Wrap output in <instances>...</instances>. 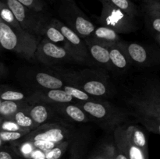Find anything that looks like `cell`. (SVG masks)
Returning <instances> with one entry per match:
<instances>
[{"instance_id": "obj_30", "label": "cell", "mask_w": 160, "mask_h": 159, "mask_svg": "<svg viewBox=\"0 0 160 159\" xmlns=\"http://www.w3.org/2000/svg\"><path fill=\"white\" fill-rule=\"evenodd\" d=\"M23 6L37 12H42L45 8L43 0H17Z\"/></svg>"}, {"instance_id": "obj_36", "label": "cell", "mask_w": 160, "mask_h": 159, "mask_svg": "<svg viewBox=\"0 0 160 159\" xmlns=\"http://www.w3.org/2000/svg\"><path fill=\"white\" fill-rule=\"evenodd\" d=\"M113 159H128V157H127V155L123 152V151L117 149L115 146V151H114L113 154Z\"/></svg>"}, {"instance_id": "obj_12", "label": "cell", "mask_w": 160, "mask_h": 159, "mask_svg": "<svg viewBox=\"0 0 160 159\" xmlns=\"http://www.w3.org/2000/svg\"><path fill=\"white\" fill-rule=\"evenodd\" d=\"M121 45L124 48L131 64L139 66H148L158 62L157 59L154 58V55L140 44L136 42L121 41Z\"/></svg>"}, {"instance_id": "obj_26", "label": "cell", "mask_w": 160, "mask_h": 159, "mask_svg": "<svg viewBox=\"0 0 160 159\" xmlns=\"http://www.w3.org/2000/svg\"><path fill=\"white\" fill-rule=\"evenodd\" d=\"M0 18L5 23L10 25L12 27L17 28V29H23L17 20V19L15 18L10 9L2 0H0Z\"/></svg>"}, {"instance_id": "obj_14", "label": "cell", "mask_w": 160, "mask_h": 159, "mask_svg": "<svg viewBox=\"0 0 160 159\" xmlns=\"http://www.w3.org/2000/svg\"><path fill=\"white\" fill-rule=\"evenodd\" d=\"M27 79L38 89H62L67 85L65 81L56 72L30 71L27 73Z\"/></svg>"}, {"instance_id": "obj_34", "label": "cell", "mask_w": 160, "mask_h": 159, "mask_svg": "<svg viewBox=\"0 0 160 159\" xmlns=\"http://www.w3.org/2000/svg\"><path fill=\"white\" fill-rule=\"evenodd\" d=\"M0 159H21L11 147H0Z\"/></svg>"}, {"instance_id": "obj_29", "label": "cell", "mask_w": 160, "mask_h": 159, "mask_svg": "<svg viewBox=\"0 0 160 159\" xmlns=\"http://www.w3.org/2000/svg\"><path fill=\"white\" fill-rule=\"evenodd\" d=\"M31 130L19 131V132H10V131H2L0 130V139L6 143H12L17 141L23 138L24 136L29 133Z\"/></svg>"}, {"instance_id": "obj_41", "label": "cell", "mask_w": 160, "mask_h": 159, "mask_svg": "<svg viewBox=\"0 0 160 159\" xmlns=\"http://www.w3.org/2000/svg\"><path fill=\"white\" fill-rule=\"evenodd\" d=\"M145 1H146L147 2H159L160 0H145Z\"/></svg>"}, {"instance_id": "obj_40", "label": "cell", "mask_w": 160, "mask_h": 159, "mask_svg": "<svg viewBox=\"0 0 160 159\" xmlns=\"http://www.w3.org/2000/svg\"><path fill=\"white\" fill-rule=\"evenodd\" d=\"M4 142H3L2 141V140H1V139H0V147H2L3 146V145H4Z\"/></svg>"}, {"instance_id": "obj_25", "label": "cell", "mask_w": 160, "mask_h": 159, "mask_svg": "<svg viewBox=\"0 0 160 159\" xmlns=\"http://www.w3.org/2000/svg\"><path fill=\"white\" fill-rule=\"evenodd\" d=\"M0 99L2 101H28V98L25 96L24 93L20 90L6 87L4 86L0 87Z\"/></svg>"}, {"instance_id": "obj_38", "label": "cell", "mask_w": 160, "mask_h": 159, "mask_svg": "<svg viewBox=\"0 0 160 159\" xmlns=\"http://www.w3.org/2000/svg\"><path fill=\"white\" fill-rule=\"evenodd\" d=\"M154 37L156 39V42L160 45V33H157V34H154Z\"/></svg>"}, {"instance_id": "obj_33", "label": "cell", "mask_w": 160, "mask_h": 159, "mask_svg": "<svg viewBox=\"0 0 160 159\" xmlns=\"http://www.w3.org/2000/svg\"><path fill=\"white\" fill-rule=\"evenodd\" d=\"M114 151H115V145H108L105 147L101 153L90 159H113Z\"/></svg>"}, {"instance_id": "obj_13", "label": "cell", "mask_w": 160, "mask_h": 159, "mask_svg": "<svg viewBox=\"0 0 160 159\" xmlns=\"http://www.w3.org/2000/svg\"><path fill=\"white\" fill-rule=\"evenodd\" d=\"M114 141L116 147L123 151L128 159H148V154L135 146L127 137L123 125H120L114 129Z\"/></svg>"}, {"instance_id": "obj_8", "label": "cell", "mask_w": 160, "mask_h": 159, "mask_svg": "<svg viewBox=\"0 0 160 159\" xmlns=\"http://www.w3.org/2000/svg\"><path fill=\"white\" fill-rule=\"evenodd\" d=\"M34 59L49 66L65 62H78L67 48L56 45L46 38H43L38 44L34 52Z\"/></svg>"}, {"instance_id": "obj_18", "label": "cell", "mask_w": 160, "mask_h": 159, "mask_svg": "<svg viewBox=\"0 0 160 159\" xmlns=\"http://www.w3.org/2000/svg\"><path fill=\"white\" fill-rule=\"evenodd\" d=\"M88 40L95 43L99 44L105 47H109L120 42V37L118 33L113 30L104 26L95 27L92 35L88 37Z\"/></svg>"}, {"instance_id": "obj_17", "label": "cell", "mask_w": 160, "mask_h": 159, "mask_svg": "<svg viewBox=\"0 0 160 159\" xmlns=\"http://www.w3.org/2000/svg\"><path fill=\"white\" fill-rule=\"evenodd\" d=\"M84 41L85 42L91 59L93 61L94 64L96 63L97 65L105 70H113V66H112L110 57H109V49L107 47L92 42L88 39H84Z\"/></svg>"}, {"instance_id": "obj_15", "label": "cell", "mask_w": 160, "mask_h": 159, "mask_svg": "<svg viewBox=\"0 0 160 159\" xmlns=\"http://www.w3.org/2000/svg\"><path fill=\"white\" fill-rule=\"evenodd\" d=\"M58 115L72 123H87L91 117L82 108L73 103H59L49 104Z\"/></svg>"}, {"instance_id": "obj_27", "label": "cell", "mask_w": 160, "mask_h": 159, "mask_svg": "<svg viewBox=\"0 0 160 159\" xmlns=\"http://www.w3.org/2000/svg\"><path fill=\"white\" fill-rule=\"evenodd\" d=\"M134 115L148 131L160 135V118L142 115Z\"/></svg>"}, {"instance_id": "obj_16", "label": "cell", "mask_w": 160, "mask_h": 159, "mask_svg": "<svg viewBox=\"0 0 160 159\" xmlns=\"http://www.w3.org/2000/svg\"><path fill=\"white\" fill-rule=\"evenodd\" d=\"M24 109L38 126L45 123H50V120L54 118L55 115H57L52 108L45 103L28 102Z\"/></svg>"}, {"instance_id": "obj_1", "label": "cell", "mask_w": 160, "mask_h": 159, "mask_svg": "<svg viewBox=\"0 0 160 159\" xmlns=\"http://www.w3.org/2000/svg\"><path fill=\"white\" fill-rule=\"evenodd\" d=\"M56 73L63 79L67 85L78 87L94 98H103L109 93L107 77L99 71L94 70L80 71L57 70Z\"/></svg>"}, {"instance_id": "obj_43", "label": "cell", "mask_w": 160, "mask_h": 159, "mask_svg": "<svg viewBox=\"0 0 160 159\" xmlns=\"http://www.w3.org/2000/svg\"><path fill=\"white\" fill-rule=\"evenodd\" d=\"M1 102H2V100L0 99V104H1Z\"/></svg>"}, {"instance_id": "obj_20", "label": "cell", "mask_w": 160, "mask_h": 159, "mask_svg": "<svg viewBox=\"0 0 160 159\" xmlns=\"http://www.w3.org/2000/svg\"><path fill=\"white\" fill-rule=\"evenodd\" d=\"M44 38H46L47 40L53 42L60 46L65 47L66 45V39L64 37L63 34L61 33V31L55 26L52 22L51 18L45 17L44 21L42 22L39 31V37H42Z\"/></svg>"}, {"instance_id": "obj_3", "label": "cell", "mask_w": 160, "mask_h": 159, "mask_svg": "<svg viewBox=\"0 0 160 159\" xmlns=\"http://www.w3.org/2000/svg\"><path fill=\"white\" fill-rule=\"evenodd\" d=\"M11 147L23 159H59L67 150L66 143L45 140H31L21 138L12 142Z\"/></svg>"}, {"instance_id": "obj_24", "label": "cell", "mask_w": 160, "mask_h": 159, "mask_svg": "<svg viewBox=\"0 0 160 159\" xmlns=\"http://www.w3.org/2000/svg\"><path fill=\"white\" fill-rule=\"evenodd\" d=\"M114 7L120 9L133 18H136L138 15L137 7L131 0H105Z\"/></svg>"}, {"instance_id": "obj_37", "label": "cell", "mask_w": 160, "mask_h": 159, "mask_svg": "<svg viewBox=\"0 0 160 159\" xmlns=\"http://www.w3.org/2000/svg\"><path fill=\"white\" fill-rule=\"evenodd\" d=\"M8 74V69L3 62H0V79L5 77Z\"/></svg>"}, {"instance_id": "obj_42", "label": "cell", "mask_w": 160, "mask_h": 159, "mask_svg": "<svg viewBox=\"0 0 160 159\" xmlns=\"http://www.w3.org/2000/svg\"><path fill=\"white\" fill-rule=\"evenodd\" d=\"M56 1H60V2H63V1H73V0H56Z\"/></svg>"}, {"instance_id": "obj_32", "label": "cell", "mask_w": 160, "mask_h": 159, "mask_svg": "<svg viewBox=\"0 0 160 159\" xmlns=\"http://www.w3.org/2000/svg\"><path fill=\"white\" fill-rule=\"evenodd\" d=\"M0 130L2 131H10V132H19V131L31 130V129H25L20 127L15 121L12 119L4 118L2 123Z\"/></svg>"}, {"instance_id": "obj_23", "label": "cell", "mask_w": 160, "mask_h": 159, "mask_svg": "<svg viewBox=\"0 0 160 159\" xmlns=\"http://www.w3.org/2000/svg\"><path fill=\"white\" fill-rule=\"evenodd\" d=\"M25 107H26V106H25ZM24 108L20 109V111L17 112L16 113H14L13 115H12V116L9 117L8 119H12L13 120V121H15L16 123H17L20 127L23 128V129H31V130L32 131L34 130V129H35L37 127H38V126L37 125H36V123L33 121V119L31 118V116L27 113Z\"/></svg>"}, {"instance_id": "obj_21", "label": "cell", "mask_w": 160, "mask_h": 159, "mask_svg": "<svg viewBox=\"0 0 160 159\" xmlns=\"http://www.w3.org/2000/svg\"><path fill=\"white\" fill-rule=\"evenodd\" d=\"M124 128V132L127 137L134 143L138 147L141 148L145 153L148 154V141H147V137L145 135L143 129L138 126H134L131 125Z\"/></svg>"}, {"instance_id": "obj_7", "label": "cell", "mask_w": 160, "mask_h": 159, "mask_svg": "<svg viewBox=\"0 0 160 159\" xmlns=\"http://www.w3.org/2000/svg\"><path fill=\"white\" fill-rule=\"evenodd\" d=\"M99 1L102 6L98 20L100 26H107L118 34H128L137 30L135 18L131 17L105 0Z\"/></svg>"}, {"instance_id": "obj_44", "label": "cell", "mask_w": 160, "mask_h": 159, "mask_svg": "<svg viewBox=\"0 0 160 159\" xmlns=\"http://www.w3.org/2000/svg\"><path fill=\"white\" fill-rule=\"evenodd\" d=\"M0 48H1V47H0Z\"/></svg>"}, {"instance_id": "obj_2", "label": "cell", "mask_w": 160, "mask_h": 159, "mask_svg": "<svg viewBox=\"0 0 160 159\" xmlns=\"http://www.w3.org/2000/svg\"><path fill=\"white\" fill-rule=\"evenodd\" d=\"M40 41L38 37L23 29H17L0 18V47L12 51L28 60L34 59V52Z\"/></svg>"}, {"instance_id": "obj_31", "label": "cell", "mask_w": 160, "mask_h": 159, "mask_svg": "<svg viewBox=\"0 0 160 159\" xmlns=\"http://www.w3.org/2000/svg\"><path fill=\"white\" fill-rule=\"evenodd\" d=\"M147 23L155 34L160 33V17L153 12H146Z\"/></svg>"}, {"instance_id": "obj_19", "label": "cell", "mask_w": 160, "mask_h": 159, "mask_svg": "<svg viewBox=\"0 0 160 159\" xmlns=\"http://www.w3.org/2000/svg\"><path fill=\"white\" fill-rule=\"evenodd\" d=\"M107 48L109 49V57L113 69H116L120 72H124L128 70L131 66V62L124 48L122 46L121 41L117 45Z\"/></svg>"}, {"instance_id": "obj_9", "label": "cell", "mask_w": 160, "mask_h": 159, "mask_svg": "<svg viewBox=\"0 0 160 159\" xmlns=\"http://www.w3.org/2000/svg\"><path fill=\"white\" fill-rule=\"evenodd\" d=\"M10 9L14 17L24 31L39 37L41 25L45 19L41 12H34L17 0H2Z\"/></svg>"}, {"instance_id": "obj_35", "label": "cell", "mask_w": 160, "mask_h": 159, "mask_svg": "<svg viewBox=\"0 0 160 159\" xmlns=\"http://www.w3.org/2000/svg\"><path fill=\"white\" fill-rule=\"evenodd\" d=\"M145 8L146 12H153L160 17V1L146 2Z\"/></svg>"}, {"instance_id": "obj_22", "label": "cell", "mask_w": 160, "mask_h": 159, "mask_svg": "<svg viewBox=\"0 0 160 159\" xmlns=\"http://www.w3.org/2000/svg\"><path fill=\"white\" fill-rule=\"evenodd\" d=\"M28 101H2L0 104V115L3 118H9L14 113L28 105Z\"/></svg>"}, {"instance_id": "obj_6", "label": "cell", "mask_w": 160, "mask_h": 159, "mask_svg": "<svg viewBox=\"0 0 160 159\" xmlns=\"http://www.w3.org/2000/svg\"><path fill=\"white\" fill-rule=\"evenodd\" d=\"M58 13L62 20L61 21L83 40L90 37L95 31V25L77 6L74 0L61 2Z\"/></svg>"}, {"instance_id": "obj_28", "label": "cell", "mask_w": 160, "mask_h": 159, "mask_svg": "<svg viewBox=\"0 0 160 159\" xmlns=\"http://www.w3.org/2000/svg\"><path fill=\"white\" fill-rule=\"evenodd\" d=\"M62 90L67 92V94H69L70 96L73 97L77 101H93V100L99 99V98H96L91 96V95H89L86 92L83 91L81 89L73 87V86L65 85L62 87Z\"/></svg>"}, {"instance_id": "obj_4", "label": "cell", "mask_w": 160, "mask_h": 159, "mask_svg": "<svg viewBox=\"0 0 160 159\" xmlns=\"http://www.w3.org/2000/svg\"><path fill=\"white\" fill-rule=\"evenodd\" d=\"M134 115L160 118V82L148 80L143 87L128 99Z\"/></svg>"}, {"instance_id": "obj_39", "label": "cell", "mask_w": 160, "mask_h": 159, "mask_svg": "<svg viewBox=\"0 0 160 159\" xmlns=\"http://www.w3.org/2000/svg\"><path fill=\"white\" fill-rule=\"evenodd\" d=\"M3 119H4V118H3L2 116V115H0V127H1V125H2V123Z\"/></svg>"}, {"instance_id": "obj_11", "label": "cell", "mask_w": 160, "mask_h": 159, "mask_svg": "<svg viewBox=\"0 0 160 159\" xmlns=\"http://www.w3.org/2000/svg\"><path fill=\"white\" fill-rule=\"evenodd\" d=\"M29 103H45V104H59V103H75L77 100L62 89H38L34 90L28 98Z\"/></svg>"}, {"instance_id": "obj_10", "label": "cell", "mask_w": 160, "mask_h": 159, "mask_svg": "<svg viewBox=\"0 0 160 159\" xmlns=\"http://www.w3.org/2000/svg\"><path fill=\"white\" fill-rule=\"evenodd\" d=\"M51 20L65 37L66 45L64 48L73 55L78 62L93 65L94 62L91 59L84 41L61 20L56 18H51Z\"/></svg>"}, {"instance_id": "obj_5", "label": "cell", "mask_w": 160, "mask_h": 159, "mask_svg": "<svg viewBox=\"0 0 160 159\" xmlns=\"http://www.w3.org/2000/svg\"><path fill=\"white\" fill-rule=\"evenodd\" d=\"M75 104L105 129H115L126 119L123 112L102 98L93 101H78Z\"/></svg>"}]
</instances>
